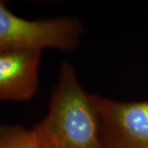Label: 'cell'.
<instances>
[{
  "label": "cell",
  "mask_w": 148,
  "mask_h": 148,
  "mask_svg": "<svg viewBox=\"0 0 148 148\" xmlns=\"http://www.w3.org/2000/svg\"><path fill=\"white\" fill-rule=\"evenodd\" d=\"M40 148H105L93 95L64 62L47 116L34 127Z\"/></svg>",
  "instance_id": "obj_1"
},
{
  "label": "cell",
  "mask_w": 148,
  "mask_h": 148,
  "mask_svg": "<svg viewBox=\"0 0 148 148\" xmlns=\"http://www.w3.org/2000/svg\"><path fill=\"white\" fill-rule=\"evenodd\" d=\"M83 32L76 18L30 21L13 14L0 1V53L44 49L73 50L79 45Z\"/></svg>",
  "instance_id": "obj_2"
},
{
  "label": "cell",
  "mask_w": 148,
  "mask_h": 148,
  "mask_svg": "<svg viewBox=\"0 0 148 148\" xmlns=\"http://www.w3.org/2000/svg\"><path fill=\"white\" fill-rule=\"evenodd\" d=\"M93 98L105 148H148V101Z\"/></svg>",
  "instance_id": "obj_3"
},
{
  "label": "cell",
  "mask_w": 148,
  "mask_h": 148,
  "mask_svg": "<svg viewBox=\"0 0 148 148\" xmlns=\"http://www.w3.org/2000/svg\"><path fill=\"white\" fill-rule=\"evenodd\" d=\"M41 51L0 53V101L31 100L38 90Z\"/></svg>",
  "instance_id": "obj_4"
},
{
  "label": "cell",
  "mask_w": 148,
  "mask_h": 148,
  "mask_svg": "<svg viewBox=\"0 0 148 148\" xmlns=\"http://www.w3.org/2000/svg\"><path fill=\"white\" fill-rule=\"evenodd\" d=\"M0 148H40L34 128L21 125L0 126Z\"/></svg>",
  "instance_id": "obj_5"
}]
</instances>
